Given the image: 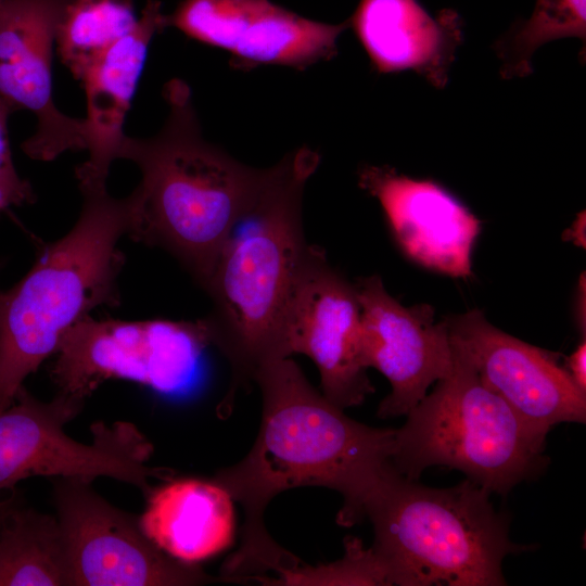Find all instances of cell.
<instances>
[{
  "mask_svg": "<svg viewBox=\"0 0 586 586\" xmlns=\"http://www.w3.org/2000/svg\"><path fill=\"white\" fill-rule=\"evenodd\" d=\"M137 22L133 0H72L58 28L59 56L79 80L88 64Z\"/></svg>",
  "mask_w": 586,
  "mask_h": 586,
  "instance_id": "20",
  "label": "cell"
},
{
  "mask_svg": "<svg viewBox=\"0 0 586 586\" xmlns=\"http://www.w3.org/2000/svg\"><path fill=\"white\" fill-rule=\"evenodd\" d=\"M361 308L354 283L309 244L285 319L289 356L316 365L321 393L341 409L359 406L374 392L360 357Z\"/></svg>",
  "mask_w": 586,
  "mask_h": 586,
  "instance_id": "10",
  "label": "cell"
},
{
  "mask_svg": "<svg viewBox=\"0 0 586 586\" xmlns=\"http://www.w3.org/2000/svg\"><path fill=\"white\" fill-rule=\"evenodd\" d=\"M11 113V107L0 97V216L12 206L31 204L36 200L31 184L18 175L13 162L8 132Z\"/></svg>",
  "mask_w": 586,
  "mask_h": 586,
  "instance_id": "23",
  "label": "cell"
},
{
  "mask_svg": "<svg viewBox=\"0 0 586 586\" xmlns=\"http://www.w3.org/2000/svg\"><path fill=\"white\" fill-rule=\"evenodd\" d=\"M319 162L317 152L303 146L262 170L203 289L212 301L203 318L209 344L230 366V385L217 406L222 419L264 366L290 357L285 319L309 246L303 192Z\"/></svg>",
  "mask_w": 586,
  "mask_h": 586,
  "instance_id": "2",
  "label": "cell"
},
{
  "mask_svg": "<svg viewBox=\"0 0 586 586\" xmlns=\"http://www.w3.org/2000/svg\"><path fill=\"white\" fill-rule=\"evenodd\" d=\"M446 320L451 348L532 428L548 434L559 423L586 422V392L557 353L501 331L477 309Z\"/></svg>",
  "mask_w": 586,
  "mask_h": 586,
  "instance_id": "11",
  "label": "cell"
},
{
  "mask_svg": "<svg viewBox=\"0 0 586 586\" xmlns=\"http://www.w3.org/2000/svg\"><path fill=\"white\" fill-rule=\"evenodd\" d=\"M585 275L583 273L582 277L579 278V284H578V292H577V296H576V311H575V315H576V322H577V326L579 328V331L581 333L583 332V336H585L586 332H585V328H586V315H585Z\"/></svg>",
  "mask_w": 586,
  "mask_h": 586,
  "instance_id": "26",
  "label": "cell"
},
{
  "mask_svg": "<svg viewBox=\"0 0 586 586\" xmlns=\"http://www.w3.org/2000/svg\"><path fill=\"white\" fill-rule=\"evenodd\" d=\"M145 497L139 524L145 536L169 557L196 564L232 544L234 500L213 479L171 477Z\"/></svg>",
  "mask_w": 586,
  "mask_h": 586,
  "instance_id": "18",
  "label": "cell"
},
{
  "mask_svg": "<svg viewBox=\"0 0 586 586\" xmlns=\"http://www.w3.org/2000/svg\"><path fill=\"white\" fill-rule=\"evenodd\" d=\"M84 403L61 393L43 402L25 386L20 390L13 404L0 411V489H13L33 476L90 483L112 477L146 496L152 489L150 479L174 477V470L149 464L153 444L131 422H93L90 444L68 436L64 425L81 411Z\"/></svg>",
  "mask_w": 586,
  "mask_h": 586,
  "instance_id": "7",
  "label": "cell"
},
{
  "mask_svg": "<svg viewBox=\"0 0 586 586\" xmlns=\"http://www.w3.org/2000/svg\"><path fill=\"white\" fill-rule=\"evenodd\" d=\"M79 190L81 211L73 228L46 244L17 283L0 291V411L71 327L97 307L120 303L125 256L118 242L133 226L132 195L114 198L106 186Z\"/></svg>",
  "mask_w": 586,
  "mask_h": 586,
  "instance_id": "4",
  "label": "cell"
},
{
  "mask_svg": "<svg viewBox=\"0 0 586 586\" xmlns=\"http://www.w3.org/2000/svg\"><path fill=\"white\" fill-rule=\"evenodd\" d=\"M586 38V0H536L532 15L505 35L508 54L527 64L543 44L563 38Z\"/></svg>",
  "mask_w": 586,
  "mask_h": 586,
  "instance_id": "21",
  "label": "cell"
},
{
  "mask_svg": "<svg viewBox=\"0 0 586 586\" xmlns=\"http://www.w3.org/2000/svg\"><path fill=\"white\" fill-rule=\"evenodd\" d=\"M1 1V0H0Z\"/></svg>",
  "mask_w": 586,
  "mask_h": 586,
  "instance_id": "28",
  "label": "cell"
},
{
  "mask_svg": "<svg viewBox=\"0 0 586 586\" xmlns=\"http://www.w3.org/2000/svg\"><path fill=\"white\" fill-rule=\"evenodd\" d=\"M453 356L451 373L395 430L391 462L410 480L444 466L491 494L507 496L547 469V434L527 424L455 349Z\"/></svg>",
  "mask_w": 586,
  "mask_h": 586,
  "instance_id": "6",
  "label": "cell"
},
{
  "mask_svg": "<svg viewBox=\"0 0 586 586\" xmlns=\"http://www.w3.org/2000/svg\"><path fill=\"white\" fill-rule=\"evenodd\" d=\"M71 1H0V97L12 112L35 115L36 131L22 149L36 161L87 149L85 118L62 113L52 97L53 44Z\"/></svg>",
  "mask_w": 586,
  "mask_h": 586,
  "instance_id": "13",
  "label": "cell"
},
{
  "mask_svg": "<svg viewBox=\"0 0 586 586\" xmlns=\"http://www.w3.org/2000/svg\"><path fill=\"white\" fill-rule=\"evenodd\" d=\"M163 94L168 115L162 129L150 138L126 136L119 152L141 173L130 193L135 218L129 238L168 252L204 289L263 169L203 139L184 81L170 80Z\"/></svg>",
  "mask_w": 586,
  "mask_h": 586,
  "instance_id": "3",
  "label": "cell"
},
{
  "mask_svg": "<svg viewBox=\"0 0 586 586\" xmlns=\"http://www.w3.org/2000/svg\"><path fill=\"white\" fill-rule=\"evenodd\" d=\"M585 213L579 214L572 226L565 231L564 239L585 247Z\"/></svg>",
  "mask_w": 586,
  "mask_h": 586,
  "instance_id": "25",
  "label": "cell"
},
{
  "mask_svg": "<svg viewBox=\"0 0 586 586\" xmlns=\"http://www.w3.org/2000/svg\"><path fill=\"white\" fill-rule=\"evenodd\" d=\"M255 383L263 410L254 444L242 460L212 477L244 510L242 542L221 566L222 582L253 581L302 562L265 526L266 508L281 492L301 486L334 489L343 497L336 522L353 526L365 519L368 499L394 468L396 429L347 417L290 357L264 366Z\"/></svg>",
  "mask_w": 586,
  "mask_h": 586,
  "instance_id": "1",
  "label": "cell"
},
{
  "mask_svg": "<svg viewBox=\"0 0 586 586\" xmlns=\"http://www.w3.org/2000/svg\"><path fill=\"white\" fill-rule=\"evenodd\" d=\"M359 186L374 196L407 257L441 273L467 278L480 220L444 187L390 167L365 166Z\"/></svg>",
  "mask_w": 586,
  "mask_h": 586,
  "instance_id": "15",
  "label": "cell"
},
{
  "mask_svg": "<svg viewBox=\"0 0 586 586\" xmlns=\"http://www.w3.org/2000/svg\"><path fill=\"white\" fill-rule=\"evenodd\" d=\"M342 559L321 565L302 562L276 575L258 576L264 585H392L388 570L372 547L365 548L357 537L346 536Z\"/></svg>",
  "mask_w": 586,
  "mask_h": 586,
  "instance_id": "22",
  "label": "cell"
},
{
  "mask_svg": "<svg viewBox=\"0 0 586 586\" xmlns=\"http://www.w3.org/2000/svg\"><path fill=\"white\" fill-rule=\"evenodd\" d=\"M0 586H72L56 515L18 504L0 526Z\"/></svg>",
  "mask_w": 586,
  "mask_h": 586,
  "instance_id": "19",
  "label": "cell"
},
{
  "mask_svg": "<svg viewBox=\"0 0 586 586\" xmlns=\"http://www.w3.org/2000/svg\"><path fill=\"white\" fill-rule=\"evenodd\" d=\"M348 21L378 73L410 69L446 85L462 37L456 12L433 16L418 0H360Z\"/></svg>",
  "mask_w": 586,
  "mask_h": 586,
  "instance_id": "17",
  "label": "cell"
},
{
  "mask_svg": "<svg viewBox=\"0 0 586 586\" xmlns=\"http://www.w3.org/2000/svg\"><path fill=\"white\" fill-rule=\"evenodd\" d=\"M574 383L586 392V341L578 344L576 349L565 358L564 365Z\"/></svg>",
  "mask_w": 586,
  "mask_h": 586,
  "instance_id": "24",
  "label": "cell"
},
{
  "mask_svg": "<svg viewBox=\"0 0 586 586\" xmlns=\"http://www.w3.org/2000/svg\"><path fill=\"white\" fill-rule=\"evenodd\" d=\"M208 345L203 319L127 321L88 315L62 335L50 378L58 393L82 402L114 379L175 393L191 381Z\"/></svg>",
  "mask_w": 586,
  "mask_h": 586,
  "instance_id": "8",
  "label": "cell"
},
{
  "mask_svg": "<svg viewBox=\"0 0 586 586\" xmlns=\"http://www.w3.org/2000/svg\"><path fill=\"white\" fill-rule=\"evenodd\" d=\"M349 21L306 18L271 0H180L167 27L227 51L238 67L280 65L304 69L336 54Z\"/></svg>",
  "mask_w": 586,
  "mask_h": 586,
  "instance_id": "14",
  "label": "cell"
},
{
  "mask_svg": "<svg viewBox=\"0 0 586 586\" xmlns=\"http://www.w3.org/2000/svg\"><path fill=\"white\" fill-rule=\"evenodd\" d=\"M354 285L361 308V361L391 385L377 415L381 419L406 416L434 382L453 371L447 320L435 322L428 304L403 306L378 275L358 278Z\"/></svg>",
  "mask_w": 586,
  "mask_h": 586,
  "instance_id": "12",
  "label": "cell"
},
{
  "mask_svg": "<svg viewBox=\"0 0 586 586\" xmlns=\"http://www.w3.org/2000/svg\"><path fill=\"white\" fill-rule=\"evenodd\" d=\"M23 501L22 495L12 489V494L7 498H0V526L11 511Z\"/></svg>",
  "mask_w": 586,
  "mask_h": 586,
  "instance_id": "27",
  "label": "cell"
},
{
  "mask_svg": "<svg viewBox=\"0 0 586 586\" xmlns=\"http://www.w3.org/2000/svg\"><path fill=\"white\" fill-rule=\"evenodd\" d=\"M167 28L162 3L148 0L136 26L98 54L84 71L87 98L88 158L75 169L78 186H106L112 163L119 158L130 102L154 35Z\"/></svg>",
  "mask_w": 586,
  "mask_h": 586,
  "instance_id": "16",
  "label": "cell"
},
{
  "mask_svg": "<svg viewBox=\"0 0 586 586\" xmlns=\"http://www.w3.org/2000/svg\"><path fill=\"white\" fill-rule=\"evenodd\" d=\"M72 586H193L221 582L178 561L143 533L139 518L116 508L91 483L51 479Z\"/></svg>",
  "mask_w": 586,
  "mask_h": 586,
  "instance_id": "9",
  "label": "cell"
},
{
  "mask_svg": "<svg viewBox=\"0 0 586 586\" xmlns=\"http://www.w3.org/2000/svg\"><path fill=\"white\" fill-rule=\"evenodd\" d=\"M491 493L466 479L436 488L386 475L365 506L371 546L399 586H502L504 559L534 550L510 539V515Z\"/></svg>",
  "mask_w": 586,
  "mask_h": 586,
  "instance_id": "5",
  "label": "cell"
}]
</instances>
